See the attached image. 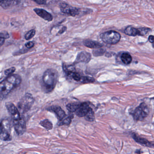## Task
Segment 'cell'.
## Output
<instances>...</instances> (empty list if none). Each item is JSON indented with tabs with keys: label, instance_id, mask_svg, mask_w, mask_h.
Listing matches in <instances>:
<instances>
[{
	"label": "cell",
	"instance_id": "5",
	"mask_svg": "<svg viewBox=\"0 0 154 154\" xmlns=\"http://www.w3.org/2000/svg\"><path fill=\"white\" fill-rule=\"evenodd\" d=\"M149 109L147 105L142 103L136 108L133 113V118L136 121H142L148 116Z\"/></svg>",
	"mask_w": 154,
	"mask_h": 154
},
{
	"label": "cell",
	"instance_id": "11",
	"mask_svg": "<svg viewBox=\"0 0 154 154\" xmlns=\"http://www.w3.org/2000/svg\"><path fill=\"white\" fill-rule=\"evenodd\" d=\"M132 136L134 140L139 144H140L142 146H145L149 147L152 148L154 146L153 142H150L146 139L139 137L137 134L133 133Z\"/></svg>",
	"mask_w": 154,
	"mask_h": 154
},
{
	"label": "cell",
	"instance_id": "10",
	"mask_svg": "<svg viewBox=\"0 0 154 154\" xmlns=\"http://www.w3.org/2000/svg\"><path fill=\"white\" fill-rule=\"evenodd\" d=\"M91 58V56L90 53L83 51L78 54L75 59V63H89Z\"/></svg>",
	"mask_w": 154,
	"mask_h": 154
},
{
	"label": "cell",
	"instance_id": "1",
	"mask_svg": "<svg viewBox=\"0 0 154 154\" xmlns=\"http://www.w3.org/2000/svg\"><path fill=\"white\" fill-rule=\"evenodd\" d=\"M21 78L18 75H11L0 83V100L6 98L11 92L21 83Z\"/></svg>",
	"mask_w": 154,
	"mask_h": 154
},
{
	"label": "cell",
	"instance_id": "23",
	"mask_svg": "<svg viewBox=\"0 0 154 154\" xmlns=\"http://www.w3.org/2000/svg\"><path fill=\"white\" fill-rule=\"evenodd\" d=\"M9 38V35L8 32H4L0 33V47L2 46L5 43V40Z\"/></svg>",
	"mask_w": 154,
	"mask_h": 154
},
{
	"label": "cell",
	"instance_id": "33",
	"mask_svg": "<svg viewBox=\"0 0 154 154\" xmlns=\"http://www.w3.org/2000/svg\"><path fill=\"white\" fill-rule=\"evenodd\" d=\"M66 27H64L62 29L59 31V34H63V32H64L66 30Z\"/></svg>",
	"mask_w": 154,
	"mask_h": 154
},
{
	"label": "cell",
	"instance_id": "9",
	"mask_svg": "<svg viewBox=\"0 0 154 154\" xmlns=\"http://www.w3.org/2000/svg\"><path fill=\"white\" fill-rule=\"evenodd\" d=\"M91 108L89 103L86 102L82 103H80L79 108L75 112L76 115L79 117H85L88 113Z\"/></svg>",
	"mask_w": 154,
	"mask_h": 154
},
{
	"label": "cell",
	"instance_id": "24",
	"mask_svg": "<svg viewBox=\"0 0 154 154\" xmlns=\"http://www.w3.org/2000/svg\"><path fill=\"white\" fill-rule=\"evenodd\" d=\"M85 119L87 121L90 122H93L94 120V113L91 108L90 109V110L85 116Z\"/></svg>",
	"mask_w": 154,
	"mask_h": 154
},
{
	"label": "cell",
	"instance_id": "8",
	"mask_svg": "<svg viewBox=\"0 0 154 154\" xmlns=\"http://www.w3.org/2000/svg\"><path fill=\"white\" fill-rule=\"evenodd\" d=\"M6 107L8 111L11 115V118L13 121L19 119L21 116H20L19 111L13 103H7L6 104Z\"/></svg>",
	"mask_w": 154,
	"mask_h": 154
},
{
	"label": "cell",
	"instance_id": "12",
	"mask_svg": "<svg viewBox=\"0 0 154 154\" xmlns=\"http://www.w3.org/2000/svg\"><path fill=\"white\" fill-rule=\"evenodd\" d=\"M34 11L39 17L45 20L48 21H51L53 20V16L46 11L42 9L35 8L34 9Z\"/></svg>",
	"mask_w": 154,
	"mask_h": 154
},
{
	"label": "cell",
	"instance_id": "19",
	"mask_svg": "<svg viewBox=\"0 0 154 154\" xmlns=\"http://www.w3.org/2000/svg\"><path fill=\"white\" fill-rule=\"evenodd\" d=\"M10 132L4 131H0V139L4 141H10L11 140Z\"/></svg>",
	"mask_w": 154,
	"mask_h": 154
},
{
	"label": "cell",
	"instance_id": "17",
	"mask_svg": "<svg viewBox=\"0 0 154 154\" xmlns=\"http://www.w3.org/2000/svg\"><path fill=\"white\" fill-rule=\"evenodd\" d=\"M0 131L11 132V123L8 119H3L0 122Z\"/></svg>",
	"mask_w": 154,
	"mask_h": 154
},
{
	"label": "cell",
	"instance_id": "6",
	"mask_svg": "<svg viewBox=\"0 0 154 154\" xmlns=\"http://www.w3.org/2000/svg\"><path fill=\"white\" fill-rule=\"evenodd\" d=\"M60 6L61 11L66 15L75 17L80 13L78 9L71 7L64 2L61 3Z\"/></svg>",
	"mask_w": 154,
	"mask_h": 154
},
{
	"label": "cell",
	"instance_id": "2",
	"mask_svg": "<svg viewBox=\"0 0 154 154\" xmlns=\"http://www.w3.org/2000/svg\"><path fill=\"white\" fill-rule=\"evenodd\" d=\"M58 74L56 70L48 69L44 73L43 82L44 88L48 92L54 90L57 82Z\"/></svg>",
	"mask_w": 154,
	"mask_h": 154
},
{
	"label": "cell",
	"instance_id": "29",
	"mask_svg": "<svg viewBox=\"0 0 154 154\" xmlns=\"http://www.w3.org/2000/svg\"><path fill=\"white\" fill-rule=\"evenodd\" d=\"M16 71V68L15 67H11L9 69L5 70L4 73L6 75H9L12 74Z\"/></svg>",
	"mask_w": 154,
	"mask_h": 154
},
{
	"label": "cell",
	"instance_id": "18",
	"mask_svg": "<svg viewBox=\"0 0 154 154\" xmlns=\"http://www.w3.org/2000/svg\"><path fill=\"white\" fill-rule=\"evenodd\" d=\"M121 59L122 63L126 65L129 64L132 61V57L128 53H123L122 54L121 56Z\"/></svg>",
	"mask_w": 154,
	"mask_h": 154
},
{
	"label": "cell",
	"instance_id": "27",
	"mask_svg": "<svg viewBox=\"0 0 154 154\" xmlns=\"http://www.w3.org/2000/svg\"><path fill=\"white\" fill-rule=\"evenodd\" d=\"M105 52V51L104 49L99 48L97 50H94L93 54L94 56L98 57L103 55Z\"/></svg>",
	"mask_w": 154,
	"mask_h": 154
},
{
	"label": "cell",
	"instance_id": "31",
	"mask_svg": "<svg viewBox=\"0 0 154 154\" xmlns=\"http://www.w3.org/2000/svg\"><path fill=\"white\" fill-rule=\"evenodd\" d=\"M35 45V44L33 42H28L25 45L26 47L27 48H31Z\"/></svg>",
	"mask_w": 154,
	"mask_h": 154
},
{
	"label": "cell",
	"instance_id": "32",
	"mask_svg": "<svg viewBox=\"0 0 154 154\" xmlns=\"http://www.w3.org/2000/svg\"><path fill=\"white\" fill-rule=\"evenodd\" d=\"M149 40L150 43H153V42H154V36H153V35L149 36Z\"/></svg>",
	"mask_w": 154,
	"mask_h": 154
},
{
	"label": "cell",
	"instance_id": "22",
	"mask_svg": "<svg viewBox=\"0 0 154 154\" xmlns=\"http://www.w3.org/2000/svg\"><path fill=\"white\" fill-rule=\"evenodd\" d=\"M40 124L44 128L46 129L47 130H48L52 129L53 128V125L52 122L48 119H45L42 121L40 122Z\"/></svg>",
	"mask_w": 154,
	"mask_h": 154
},
{
	"label": "cell",
	"instance_id": "4",
	"mask_svg": "<svg viewBox=\"0 0 154 154\" xmlns=\"http://www.w3.org/2000/svg\"><path fill=\"white\" fill-rule=\"evenodd\" d=\"M101 38L106 44L115 45L120 40L121 35L116 31L109 30L102 34Z\"/></svg>",
	"mask_w": 154,
	"mask_h": 154
},
{
	"label": "cell",
	"instance_id": "26",
	"mask_svg": "<svg viewBox=\"0 0 154 154\" xmlns=\"http://www.w3.org/2000/svg\"><path fill=\"white\" fill-rule=\"evenodd\" d=\"M35 35V29H32L30 31H28L25 35V38L26 40H29L31 39Z\"/></svg>",
	"mask_w": 154,
	"mask_h": 154
},
{
	"label": "cell",
	"instance_id": "14",
	"mask_svg": "<svg viewBox=\"0 0 154 154\" xmlns=\"http://www.w3.org/2000/svg\"><path fill=\"white\" fill-rule=\"evenodd\" d=\"M21 0H0V6L3 8H8L19 4Z\"/></svg>",
	"mask_w": 154,
	"mask_h": 154
},
{
	"label": "cell",
	"instance_id": "30",
	"mask_svg": "<svg viewBox=\"0 0 154 154\" xmlns=\"http://www.w3.org/2000/svg\"><path fill=\"white\" fill-rule=\"evenodd\" d=\"M39 5H45L46 3V0H32Z\"/></svg>",
	"mask_w": 154,
	"mask_h": 154
},
{
	"label": "cell",
	"instance_id": "16",
	"mask_svg": "<svg viewBox=\"0 0 154 154\" xmlns=\"http://www.w3.org/2000/svg\"><path fill=\"white\" fill-rule=\"evenodd\" d=\"M84 45L85 46L91 48H101L102 47L103 45L101 43L95 41H92V40H85L84 41Z\"/></svg>",
	"mask_w": 154,
	"mask_h": 154
},
{
	"label": "cell",
	"instance_id": "20",
	"mask_svg": "<svg viewBox=\"0 0 154 154\" xmlns=\"http://www.w3.org/2000/svg\"><path fill=\"white\" fill-rule=\"evenodd\" d=\"M80 105V103H70L66 105V108L70 112H75L79 108Z\"/></svg>",
	"mask_w": 154,
	"mask_h": 154
},
{
	"label": "cell",
	"instance_id": "21",
	"mask_svg": "<svg viewBox=\"0 0 154 154\" xmlns=\"http://www.w3.org/2000/svg\"><path fill=\"white\" fill-rule=\"evenodd\" d=\"M75 71L69 73L67 74V75L73 79L75 81H76V82H79L81 80L82 76L79 73Z\"/></svg>",
	"mask_w": 154,
	"mask_h": 154
},
{
	"label": "cell",
	"instance_id": "15",
	"mask_svg": "<svg viewBox=\"0 0 154 154\" xmlns=\"http://www.w3.org/2000/svg\"><path fill=\"white\" fill-rule=\"evenodd\" d=\"M125 33L130 36H136L137 35L141 36L140 28L137 29L131 26H128L125 29Z\"/></svg>",
	"mask_w": 154,
	"mask_h": 154
},
{
	"label": "cell",
	"instance_id": "28",
	"mask_svg": "<svg viewBox=\"0 0 154 154\" xmlns=\"http://www.w3.org/2000/svg\"><path fill=\"white\" fill-rule=\"evenodd\" d=\"M71 122H72V119L71 117H68L66 119H65L61 123H60V126L62 125H66L67 126H69L71 124Z\"/></svg>",
	"mask_w": 154,
	"mask_h": 154
},
{
	"label": "cell",
	"instance_id": "7",
	"mask_svg": "<svg viewBox=\"0 0 154 154\" xmlns=\"http://www.w3.org/2000/svg\"><path fill=\"white\" fill-rule=\"evenodd\" d=\"M15 131L18 135H21L25 133L26 130V122L22 117L17 120L13 121Z\"/></svg>",
	"mask_w": 154,
	"mask_h": 154
},
{
	"label": "cell",
	"instance_id": "3",
	"mask_svg": "<svg viewBox=\"0 0 154 154\" xmlns=\"http://www.w3.org/2000/svg\"><path fill=\"white\" fill-rule=\"evenodd\" d=\"M34 98L29 94H27L24 95L18 103V109L20 112L25 113L31 109L34 103Z\"/></svg>",
	"mask_w": 154,
	"mask_h": 154
},
{
	"label": "cell",
	"instance_id": "13",
	"mask_svg": "<svg viewBox=\"0 0 154 154\" xmlns=\"http://www.w3.org/2000/svg\"><path fill=\"white\" fill-rule=\"evenodd\" d=\"M50 110L54 112L56 114L58 120L60 121L63 120V119L66 116L65 112L60 106L54 105L50 107Z\"/></svg>",
	"mask_w": 154,
	"mask_h": 154
},
{
	"label": "cell",
	"instance_id": "25",
	"mask_svg": "<svg viewBox=\"0 0 154 154\" xmlns=\"http://www.w3.org/2000/svg\"><path fill=\"white\" fill-rule=\"evenodd\" d=\"M80 81L82 83L86 84L89 83L94 82L95 80L93 77H91L90 76H82V78H81Z\"/></svg>",
	"mask_w": 154,
	"mask_h": 154
}]
</instances>
